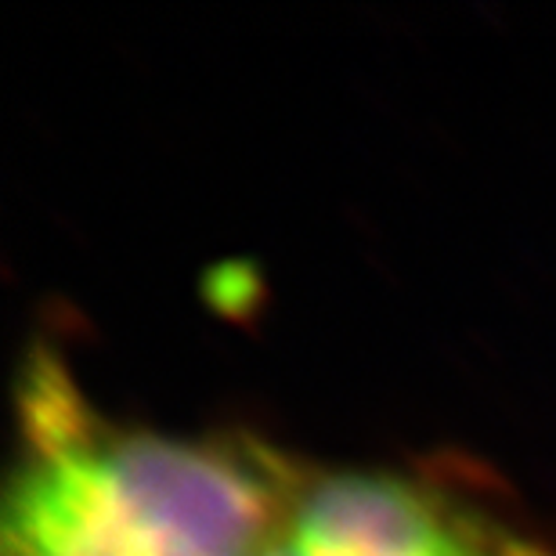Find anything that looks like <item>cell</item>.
<instances>
[{"label": "cell", "mask_w": 556, "mask_h": 556, "mask_svg": "<svg viewBox=\"0 0 556 556\" xmlns=\"http://www.w3.org/2000/svg\"><path fill=\"white\" fill-rule=\"evenodd\" d=\"M307 466L257 433L102 413L51 343L15 372L0 556H268Z\"/></svg>", "instance_id": "1"}, {"label": "cell", "mask_w": 556, "mask_h": 556, "mask_svg": "<svg viewBox=\"0 0 556 556\" xmlns=\"http://www.w3.org/2000/svg\"><path fill=\"white\" fill-rule=\"evenodd\" d=\"M268 556H556V535L470 463L307 466Z\"/></svg>", "instance_id": "2"}]
</instances>
